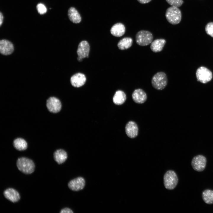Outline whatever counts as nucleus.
I'll return each mask as SVG.
<instances>
[{
	"instance_id": "nucleus-1",
	"label": "nucleus",
	"mask_w": 213,
	"mask_h": 213,
	"mask_svg": "<svg viewBox=\"0 0 213 213\" xmlns=\"http://www.w3.org/2000/svg\"><path fill=\"white\" fill-rule=\"evenodd\" d=\"M151 83L155 89L162 90L167 86L168 79L166 74L163 72H159L155 74L152 77Z\"/></svg>"
},
{
	"instance_id": "nucleus-2",
	"label": "nucleus",
	"mask_w": 213,
	"mask_h": 213,
	"mask_svg": "<svg viewBox=\"0 0 213 213\" xmlns=\"http://www.w3.org/2000/svg\"><path fill=\"white\" fill-rule=\"evenodd\" d=\"M17 165L19 170L25 174L32 173L34 172L35 167L34 164L32 160L24 157L18 159Z\"/></svg>"
},
{
	"instance_id": "nucleus-3",
	"label": "nucleus",
	"mask_w": 213,
	"mask_h": 213,
	"mask_svg": "<svg viewBox=\"0 0 213 213\" xmlns=\"http://www.w3.org/2000/svg\"><path fill=\"white\" fill-rule=\"evenodd\" d=\"M165 17L170 23L173 25L177 24L181 20V12L178 7L172 6L166 10Z\"/></svg>"
},
{
	"instance_id": "nucleus-4",
	"label": "nucleus",
	"mask_w": 213,
	"mask_h": 213,
	"mask_svg": "<svg viewBox=\"0 0 213 213\" xmlns=\"http://www.w3.org/2000/svg\"><path fill=\"white\" fill-rule=\"evenodd\" d=\"M153 37L152 33L149 31L141 30L138 32L135 35L136 43L141 46L149 45L152 41Z\"/></svg>"
},
{
	"instance_id": "nucleus-5",
	"label": "nucleus",
	"mask_w": 213,
	"mask_h": 213,
	"mask_svg": "<svg viewBox=\"0 0 213 213\" xmlns=\"http://www.w3.org/2000/svg\"><path fill=\"white\" fill-rule=\"evenodd\" d=\"M164 182L166 188L169 190L174 189L178 182V176L176 173L173 170L167 171L164 176Z\"/></svg>"
},
{
	"instance_id": "nucleus-6",
	"label": "nucleus",
	"mask_w": 213,
	"mask_h": 213,
	"mask_svg": "<svg viewBox=\"0 0 213 213\" xmlns=\"http://www.w3.org/2000/svg\"><path fill=\"white\" fill-rule=\"evenodd\" d=\"M196 75L197 80L203 83L210 81L212 77L211 72L204 67H200L197 70Z\"/></svg>"
},
{
	"instance_id": "nucleus-7",
	"label": "nucleus",
	"mask_w": 213,
	"mask_h": 213,
	"mask_svg": "<svg viewBox=\"0 0 213 213\" xmlns=\"http://www.w3.org/2000/svg\"><path fill=\"white\" fill-rule=\"evenodd\" d=\"M206 163V157L202 155H199L193 157L191 161V164L195 170L200 172L204 170Z\"/></svg>"
},
{
	"instance_id": "nucleus-8",
	"label": "nucleus",
	"mask_w": 213,
	"mask_h": 213,
	"mask_svg": "<svg viewBox=\"0 0 213 213\" xmlns=\"http://www.w3.org/2000/svg\"><path fill=\"white\" fill-rule=\"evenodd\" d=\"M46 106L48 110L53 113L59 112L62 107L61 101L58 98L54 97L49 98L46 101Z\"/></svg>"
},
{
	"instance_id": "nucleus-9",
	"label": "nucleus",
	"mask_w": 213,
	"mask_h": 213,
	"mask_svg": "<svg viewBox=\"0 0 213 213\" xmlns=\"http://www.w3.org/2000/svg\"><path fill=\"white\" fill-rule=\"evenodd\" d=\"M85 185V180L82 177H79L71 180L68 184L69 188L74 191H78L82 190Z\"/></svg>"
},
{
	"instance_id": "nucleus-10",
	"label": "nucleus",
	"mask_w": 213,
	"mask_h": 213,
	"mask_svg": "<svg viewBox=\"0 0 213 213\" xmlns=\"http://www.w3.org/2000/svg\"><path fill=\"white\" fill-rule=\"evenodd\" d=\"M90 47L88 42L86 41H81L79 44L77 51L78 57L82 59L88 57Z\"/></svg>"
},
{
	"instance_id": "nucleus-11",
	"label": "nucleus",
	"mask_w": 213,
	"mask_h": 213,
	"mask_svg": "<svg viewBox=\"0 0 213 213\" xmlns=\"http://www.w3.org/2000/svg\"><path fill=\"white\" fill-rule=\"evenodd\" d=\"M125 131L129 138H135L138 134V128L137 124L134 121H129L126 125Z\"/></svg>"
},
{
	"instance_id": "nucleus-12",
	"label": "nucleus",
	"mask_w": 213,
	"mask_h": 213,
	"mask_svg": "<svg viewBox=\"0 0 213 213\" xmlns=\"http://www.w3.org/2000/svg\"><path fill=\"white\" fill-rule=\"evenodd\" d=\"M132 97L133 100L135 103L140 104L144 103L147 99L146 93L141 88L135 90L132 93Z\"/></svg>"
},
{
	"instance_id": "nucleus-13",
	"label": "nucleus",
	"mask_w": 213,
	"mask_h": 213,
	"mask_svg": "<svg viewBox=\"0 0 213 213\" xmlns=\"http://www.w3.org/2000/svg\"><path fill=\"white\" fill-rule=\"evenodd\" d=\"M86 78L83 73H78L73 75L70 78L72 85L75 87H79L83 85L86 81Z\"/></svg>"
},
{
	"instance_id": "nucleus-14",
	"label": "nucleus",
	"mask_w": 213,
	"mask_h": 213,
	"mask_svg": "<svg viewBox=\"0 0 213 213\" xmlns=\"http://www.w3.org/2000/svg\"><path fill=\"white\" fill-rule=\"evenodd\" d=\"M14 51V46L12 43L8 40L3 39L0 41V51L4 55L11 54Z\"/></svg>"
},
{
	"instance_id": "nucleus-15",
	"label": "nucleus",
	"mask_w": 213,
	"mask_h": 213,
	"mask_svg": "<svg viewBox=\"0 0 213 213\" xmlns=\"http://www.w3.org/2000/svg\"><path fill=\"white\" fill-rule=\"evenodd\" d=\"M4 195L7 199L13 203L18 201L20 198L19 193L15 189L11 188L5 190Z\"/></svg>"
},
{
	"instance_id": "nucleus-16",
	"label": "nucleus",
	"mask_w": 213,
	"mask_h": 213,
	"mask_svg": "<svg viewBox=\"0 0 213 213\" xmlns=\"http://www.w3.org/2000/svg\"><path fill=\"white\" fill-rule=\"evenodd\" d=\"M125 32L124 25L121 23H117L114 24L110 30L111 34L114 36L120 37L122 36Z\"/></svg>"
},
{
	"instance_id": "nucleus-17",
	"label": "nucleus",
	"mask_w": 213,
	"mask_h": 213,
	"mask_svg": "<svg viewBox=\"0 0 213 213\" xmlns=\"http://www.w3.org/2000/svg\"><path fill=\"white\" fill-rule=\"evenodd\" d=\"M166 43V41L164 39H155L151 43L150 49L153 52L155 53L160 52L162 50Z\"/></svg>"
},
{
	"instance_id": "nucleus-18",
	"label": "nucleus",
	"mask_w": 213,
	"mask_h": 213,
	"mask_svg": "<svg viewBox=\"0 0 213 213\" xmlns=\"http://www.w3.org/2000/svg\"><path fill=\"white\" fill-rule=\"evenodd\" d=\"M68 16L70 21L74 23H79L81 20V17L80 14L74 7H72L69 9Z\"/></svg>"
},
{
	"instance_id": "nucleus-19",
	"label": "nucleus",
	"mask_w": 213,
	"mask_h": 213,
	"mask_svg": "<svg viewBox=\"0 0 213 213\" xmlns=\"http://www.w3.org/2000/svg\"><path fill=\"white\" fill-rule=\"evenodd\" d=\"M54 157L55 160L58 164H60L65 162L67 158V155L65 151L59 149L54 152Z\"/></svg>"
},
{
	"instance_id": "nucleus-20",
	"label": "nucleus",
	"mask_w": 213,
	"mask_h": 213,
	"mask_svg": "<svg viewBox=\"0 0 213 213\" xmlns=\"http://www.w3.org/2000/svg\"><path fill=\"white\" fill-rule=\"evenodd\" d=\"M126 99V96L125 92L121 90H118L115 93L113 97V101L116 105L123 104Z\"/></svg>"
},
{
	"instance_id": "nucleus-21",
	"label": "nucleus",
	"mask_w": 213,
	"mask_h": 213,
	"mask_svg": "<svg viewBox=\"0 0 213 213\" xmlns=\"http://www.w3.org/2000/svg\"><path fill=\"white\" fill-rule=\"evenodd\" d=\"M133 43L132 39L130 37H126L120 40L118 42L117 46L119 49L124 50L130 48Z\"/></svg>"
},
{
	"instance_id": "nucleus-22",
	"label": "nucleus",
	"mask_w": 213,
	"mask_h": 213,
	"mask_svg": "<svg viewBox=\"0 0 213 213\" xmlns=\"http://www.w3.org/2000/svg\"><path fill=\"white\" fill-rule=\"evenodd\" d=\"M13 144L14 147L20 151L25 150L28 147L26 141L21 138H17L15 139L14 141Z\"/></svg>"
},
{
	"instance_id": "nucleus-23",
	"label": "nucleus",
	"mask_w": 213,
	"mask_h": 213,
	"mask_svg": "<svg viewBox=\"0 0 213 213\" xmlns=\"http://www.w3.org/2000/svg\"><path fill=\"white\" fill-rule=\"evenodd\" d=\"M202 198L204 201L207 204H213V190L206 189L202 193Z\"/></svg>"
},
{
	"instance_id": "nucleus-24",
	"label": "nucleus",
	"mask_w": 213,
	"mask_h": 213,
	"mask_svg": "<svg viewBox=\"0 0 213 213\" xmlns=\"http://www.w3.org/2000/svg\"><path fill=\"white\" fill-rule=\"evenodd\" d=\"M205 31L206 33L213 37V22H209L206 26Z\"/></svg>"
},
{
	"instance_id": "nucleus-25",
	"label": "nucleus",
	"mask_w": 213,
	"mask_h": 213,
	"mask_svg": "<svg viewBox=\"0 0 213 213\" xmlns=\"http://www.w3.org/2000/svg\"><path fill=\"white\" fill-rule=\"evenodd\" d=\"M167 3L171 6L179 7L183 3V0H166Z\"/></svg>"
},
{
	"instance_id": "nucleus-26",
	"label": "nucleus",
	"mask_w": 213,
	"mask_h": 213,
	"mask_svg": "<svg viewBox=\"0 0 213 213\" xmlns=\"http://www.w3.org/2000/svg\"><path fill=\"white\" fill-rule=\"evenodd\" d=\"M36 9L38 13L41 14L45 13L47 11V9L46 7L41 3L37 4L36 6Z\"/></svg>"
},
{
	"instance_id": "nucleus-27",
	"label": "nucleus",
	"mask_w": 213,
	"mask_h": 213,
	"mask_svg": "<svg viewBox=\"0 0 213 213\" xmlns=\"http://www.w3.org/2000/svg\"><path fill=\"white\" fill-rule=\"evenodd\" d=\"M73 212L69 208L66 207L62 209L60 213H73Z\"/></svg>"
},
{
	"instance_id": "nucleus-28",
	"label": "nucleus",
	"mask_w": 213,
	"mask_h": 213,
	"mask_svg": "<svg viewBox=\"0 0 213 213\" xmlns=\"http://www.w3.org/2000/svg\"><path fill=\"white\" fill-rule=\"evenodd\" d=\"M151 0H137L140 3L142 4H145L149 3Z\"/></svg>"
},
{
	"instance_id": "nucleus-29",
	"label": "nucleus",
	"mask_w": 213,
	"mask_h": 213,
	"mask_svg": "<svg viewBox=\"0 0 213 213\" xmlns=\"http://www.w3.org/2000/svg\"><path fill=\"white\" fill-rule=\"evenodd\" d=\"M4 19V16L2 12H0V26H1L3 22Z\"/></svg>"
},
{
	"instance_id": "nucleus-30",
	"label": "nucleus",
	"mask_w": 213,
	"mask_h": 213,
	"mask_svg": "<svg viewBox=\"0 0 213 213\" xmlns=\"http://www.w3.org/2000/svg\"><path fill=\"white\" fill-rule=\"evenodd\" d=\"M77 59L78 61L81 62L83 60V59L78 57L77 58Z\"/></svg>"
}]
</instances>
